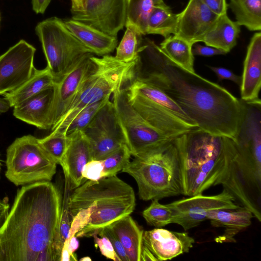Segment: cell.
<instances>
[{
  "mask_svg": "<svg viewBox=\"0 0 261 261\" xmlns=\"http://www.w3.org/2000/svg\"><path fill=\"white\" fill-rule=\"evenodd\" d=\"M137 77L163 91L198 127L234 140L245 110L244 101L224 87L173 62L155 42L142 38Z\"/></svg>",
  "mask_w": 261,
  "mask_h": 261,
  "instance_id": "1",
  "label": "cell"
},
{
  "mask_svg": "<svg viewBox=\"0 0 261 261\" xmlns=\"http://www.w3.org/2000/svg\"><path fill=\"white\" fill-rule=\"evenodd\" d=\"M142 215L150 225L160 228L172 223L173 212L169 204H163L159 199H154L150 205L143 211Z\"/></svg>",
  "mask_w": 261,
  "mask_h": 261,
  "instance_id": "35",
  "label": "cell"
},
{
  "mask_svg": "<svg viewBox=\"0 0 261 261\" xmlns=\"http://www.w3.org/2000/svg\"><path fill=\"white\" fill-rule=\"evenodd\" d=\"M71 191L69 183L65 180L64 196L59 223L54 240V249L58 261L60 260L61 255L64 242L69 232L72 218L69 214L68 202L69 192Z\"/></svg>",
  "mask_w": 261,
  "mask_h": 261,
  "instance_id": "34",
  "label": "cell"
},
{
  "mask_svg": "<svg viewBox=\"0 0 261 261\" xmlns=\"http://www.w3.org/2000/svg\"><path fill=\"white\" fill-rule=\"evenodd\" d=\"M62 210L50 181L23 186L0 228V261H57L54 240Z\"/></svg>",
  "mask_w": 261,
  "mask_h": 261,
  "instance_id": "2",
  "label": "cell"
},
{
  "mask_svg": "<svg viewBox=\"0 0 261 261\" xmlns=\"http://www.w3.org/2000/svg\"><path fill=\"white\" fill-rule=\"evenodd\" d=\"M157 261L156 258L151 251L143 244L142 247L140 261Z\"/></svg>",
  "mask_w": 261,
  "mask_h": 261,
  "instance_id": "48",
  "label": "cell"
},
{
  "mask_svg": "<svg viewBox=\"0 0 261 261\" xmlns=\"http://www.w3.org/2000/svg\"><path fill=\"white\" fill-rule=\"evenodd\" d=\"M95 67L82 84L66 113L51 129L64 131L75 115L87 106L110 96L116 90L124 89L137 76L139 57L126 63L110 55L93 56Z\"/></svg>",
  "mask_w": 261,
  "mask_h": 261,
  "instance_id": "6",
  "label": "cell"
},
{
  "mask_svg": "<svg viewBox=\"0 0 261 261\" xmlns=\"http://www.w3.org/2000/svg\"><path fill=\"white\" fill-rule=\"evenodd\" d=\"M53 94V88L41 92L14 107L13 115L39 129H50L48 114Z\"/></svg>",
  "mask_w": 261,
  "mask_h": 261,
  "instance_id": "23",
  "label": "cell"
},
{
  "mask_svg": "<svg viewBox=\"0 0 261 261\" xmlns=\"http://www.w3.org/2000/svg\"><path fill=\"white\" fill-rule=\"evenodd\" d=\"M253 218L249 209L241 206L237 208L212 211L207 220L214 227L224 228V232L214 239L217 243H224L236 242L235 237L251 224Z\"/></svg>",
  "mask_w": 261,
  "mask_h": 261,
  "instance_id": "21",
  "label": "cell"
},
{
  "mask_svg": "<svg viewBox=\"0 0 261 261\" xmlns=\"http://www.w3.org/2000/svg\"><path fill=\"white\" fill-rule=\"evenodd\" d=\"M240 31V25L231 20L226 13L219 17L201 42L228 53L236 45Z\"/></svg>",
  "mask_w": 261,
  "mask_h": 261,
  "instance_id": "26",
  "label": "cell"
},
{
  "mask_svg": "<svg viewBox=\"0 0 261 261\" xmlns=\"http://www.w3.org/2000/svg\"><path fill=\"white\" fill-rule=\"evenodd\" d=\"M153 6L152 0H127L125 27L132 25L142 35H146L147 18Z\"/></svg>",
  "mask_w": 261,
  "mask_h": 261,
  "instance_id": "31",
  "label": "cell"
},
{
  "mask_svg": "<svg viewBox=\"0 0 261 261\" xmlns=\"http://www.w3.org/2000/svg\"><path fill=\"white\" fill-rule=\"evenodd\" d=\"M177 15L175 35L192 45L201 42L220 16L212 11L201 0H189L185 8Z\"/></svg>",
  "mask_w": 261,
  "mask_h": 261,
  "instance_id": "17",
  "label": "cell"
},
{
  "mask_svg": "<svg viewBox=\"0 0 261 261\" xmlns=\"http://www.w3.org/2000/svg\"><path fill=\"white\" fill-rule=\"evenodd\" d=\"M71 12L72 19L117 37L125 25L127 0H86L82 11Z\"/></svg>",
  "mask_w": 261,
  "mask_h": 261,
  "instance_id": "13",
  "label": "cell"
},
{
  "mask_svg": "<svg viewBox=\"0 0 261 261\" xmlns=\"http://www.w3.org/2000/svg\"><path fill=\"white\" fill-rule=\"evenodd\" d=\"M174 140L144 156L135 158L122 170L135 179L141 199L183 195L180 158Z\"/></svg>",
  "mask_w": 261,
  "mask_h": 261,
  "instance_id": "5",
  "label": "cell"
},
{
  "mask_svg": "<svg viewBox=\"0 0 261 261\" xmlns=\"http://www.w3.org/2000/svg\"><path fill=\"white\" fill-rule=\"evenodd\" d=\"M130 151L124 144L101 160L103 166V177L116 175L130 162Z\"/></svg>",
  "mask_w": 261,
  "mask_h": 261,
  "instance_id": "37",
  "label": "cell"
},
{
  "mask_svg": "<svg viewBox=\"0 0 261 261\" xmlns=\"http://www.w3.org/2000/svg\"><path fill=\"white\" fill-rule=\"evenodd\" d=\"M89 140L92 158L102 160L125 144L110 99L84 130Z\"/></svg>",
  "mask_w": 261,
  "mask_h": 261,
  "instance_id": "12",
  "label": "cell"
},
{
  "mask_svg": "<svg viewBox=\"0 0 261 261\" xmlns=\"http://www.w3.org/2000/svg\"><path fill=\"white\" fill-rule=\"evenodd\" d=\"M110 98V96L107 97L81 110L64 130L65 133L67 135L76 131H84L99 110L108 102Z\"/></svg>",
  "mask_w": 261,
  "mask_h": 261,
  "instance_id": "36",
  "label": "cell"
},
{
  "mask_svg": "<svg viewBox=\"0 0 261 261\" xmlns=\"http://www.w3.org/2000/svg\"><path fill=\"white\" fill-rule=\"evenodd\" d=\"M223 139L225 151V165L216 186L221 185L224 189L234 198L237 203L249 209L254 217L260 222V209L250 196L237 165L234 142L228 137H223Z\"/></svg>",
  "mask_w": 261,
  "mask_h": 261,
  "instance_id": "16",
  "label": "cell"
},
{
  "mask_svg": "<svg viewBox=\"0 0 261 261\" xmlns=\"http://www.w3.org/2000/svg\"><path fill=\"white\" fill-rule=\"evenodd\" d=\"M132 107L152 126L174 140L195 127L167 109L145 96L129 85L123 89Z\"/></svg>",
  "mask_w": 261,
  "mask_h": 261,
  "instance_id": "14",
  "label": "cell"
},
{
  "mask_svg": "<svg viewBox=\"0 0 261 261\" xmlns=\"http://www.w3.org/2000/svg\"><path fill=\"white\" fill-rule=\"evenodd\" d=\"M192 51L193 55L204 57H211L215 55H221L227 54L226 52L221 49L196 43L193 45Z\"/></svg>",
  "mask_w": 261,
  "mask_h": 261,
  "instance_id": "43",
  "label": "cell"
},
{
  "mask_svg": "<svg viewBox=\"0 0 261 261\" xmlns=\"http://www.w3.org/2000/svg\"><path fill=\"white\" fill-rule=\"evenodd\" d=\"M67 135L68 144L61 166L72 190L83 182V168L93 158L89 140L84 131H76Z\"/></svg>",
  "mask_w": 261,
  "mask_h": 261,
  "instance_id": "19",
  "label": "cell"
},
{
  "mask_svg": "<svg viewBox=\"0 0 261 261\" xmlns=\"http://www.w3.org/2000/svg\"><path fill=\"white\" fill-rule=\"evenodd\" d=\"M38 141L53 160L61 165L68 144V135L63 130L56 129Z\"/></svg>",
  "mask_w": 261,
  "mask_h": 261,
  "instance_id": "33",
  "label": "cell"
},
{
  "mask_svg": "<svg viewBox=\"0 0 261 261\" xmlns=\"http://www.w3.org/2000/svg\"><path fill=\"white\" fill-rule=\"evenodd\" d=\"M52 0H32V9L36 14H44Z\"/></svg>",
  "mask_w": 261,
  "mask_h": 261,
  "instance_id": "47",
  "label": "cell"
},
{
  "mask_svg": "<svg viewBox=\"0 0 261 261\" xmlns=\"http://www.w3.org/2000/svg\"><path fill=\"white\" fill-rule=\"evenodd\" d=\"M35 32L55 83L83 57L92 53L69 31L64 20L57 17L39 22Z\"/></svg>",
  "mask_w": 261,
  "mask_h": 261,
  "instance_id": "8",
  "label": "cell"
},
{
  "mask_svg": "<svg viewBox=\"0 0 261 261\" xmlns=\"http://www.w3.org/2000/svg\"><path fill=\"white\" fill-rule=\"evenodd\" d=\"M108 226L121 243L129 261H140L144 231L130 215Z\"/></svg>",
  "mask_w": 261,
  "mask_h": 261,
  "instance_id": "24",
  "label": "cell"
},
{
  "mask_svg": "<svg viewBox=\"0 0 261 261\" xmlns=\"http://www.w3.org/2000/svg\"><path fill=\"white\" fill-rule=\"evenodd\" d=\"M126 29L119 45L116 47L115 58L121 62L128 63L138 56L142 35L133 26L126 25Z\"/></svg>",
  "mask_w": 261,
  "mask_h": 261,
  "instance_id": "32",
  "label": "cell"
},
{
  "mask_svg": "<svg viewBox=\"0 0 261 261\" xmlns=\"http://www.w3.org/2000/svg\"><path fill=\"white\" fill-rule=\"evenodd\" d=\"M174 141L180 158L183 195L202 194L216 186L225 165L223 137L197 127Z\"/></svg>",
  "mask_w": 261,
  "mask_h": 261,
  "instance_id": "4",
  "label": "cell"
},
{
  "mask_svg": "<svg viewBox=\"0 0 261 261\" xmlns=\"http://www.w3.org/2000/svg\"><path fill=\"white\" fill-rule=\"evenodd\" d=\"M192 46L188 41L175 35L165 38L160 46L173 62L187 70L195 72Z\"/></svg>",
  "mask_w": 261,
  "mask_h": 261,
  "instance_id": "27",
  "label": "cell"
},
{
  "mask_svg": "<svg viewBox=\"0 0 261 261\" xmlns=\"http://www.w3.org/2000/svg\"><path fill=\"white\" fill-rule=\"evenodd\" d=\"M93 56L92 53L85 55L55 83L48 114L50 129L67 111L83 83L93 70L95 67Z\"/></svg>",
  "mask_w": 261,
  "mask_h": 261,
  "instance_id": "11",
  "label": "cell"
},
{
  "mask_svg": "<svg viewBox=\"0 0 261 261\" xmlns=\"http://www.w3.org/2000/svg\"><path fill=\"white\" fill-rule=\"evenodd\" d=\"M11 107L9 101L5 97H0V114L6 112Z\"/></svg>",
  "mask_w": 261,
  "mask_h": 261,
  "instance_id": "50",
  "label": "cell"
},
{
  "mask_svg": "<svg viewBox=\"0 0 261 261\" xmlns=\"http://www.w3.org/2000/svg\"><path fill=\"white\" fill-rule=\"evenodd\" d=\"M10 211V204L7 197L0 200V228L6 221Z\"/></svg>",
  "mask_w": 261,
  "mask_h": 261,
  "instance_id": "46",
  "label": "cell"
},
{
  "mask_svg": "<svg viewBox=\"0 0 261 261\" xmlns=\"http://www.w3.org/2000/svg\"><path fill=\"white\" fill-rule=\"evenodd\" d=\"M93 211V205L91 204L88 207L80 210L74 215L72 219L69 232L66 240H69L75 236L88 224Z\"/></svg>",
  "mask_w": 261,
  "mask_h": 261,
  "instance_id": "38",
  "label": "cell"
},
{
  "mask_svg": "<svg viewBox=\"0 0 261 261\" xmlns=\"http://www.w3.org/2000/svg\"><path fill=\"white\" fill-rule=\"evenodd\" d=\"M214 13L218 16L226 14L227 5L226 0H201Z\"/></svg>",
  "mask_w": 261,
  "mask_h": 261,
  "instance_id": "44",
  "label": "cell"
},
{
  "mask_svg": "<svg viewBox=\"0 0 261 261\" xmlns=\"http://www.w3.org/2000/svg\"><path fill=\"white\" fill-rule=\"evenodd\" d=\"M70 255L66 247H63L61 252L60 261H70Z\"/></svg>",
  "mask_w": 261,
  "mask_h": 261,
  "instance_id": "51",
  "label": "cell"
},
{
  "mask_svg": "<svg viewBox=\"0 0 261 261\" xmlns=\"http://www.w3.org/2000/svg\"><path fill=\"white\" fill-rule=\"evenodd\" d=\"M36 48L21 40L0 56V94L13 91L29 79L36 69Z\"/></svg>",
  "mask_w": 261,
  "mask_h": 261,
  "instance_id": "15",
  "label": "cell"
},
{
  "mask_svg": "<svg viewBox=\"0 0 261 261\" xmlns=\"http://www.w3.org/2000/svg\"><path fill=\"white\" fill-rule=\"evenodd\" d=\"M153 6H165L167 5L164 3L163 0H152Z\"/></svg>",
  "mask_w": 261,
  "mask_h": 261,
  "instance_id": "52",
  "label": "cell"
},
{
  "mask_svg": "<svg viewBox=\"0 0 261 261\" xmlns=\"http://www.w3.org/2000/svg\"><path fill=\"white\" fill-rule=\"evenodd\" d=\"M6 153L5 176L16 186L50 181L56 172L57 164L32 135L16 138Z\"/></svg>",
  "mask_w": 261,
  "mask_h": 261,
  "instance_id": "7",
  "label": "cell"
},
{
  "mask_svg": "<svg viewBox=\"0 0 261 261\" xmlns=\"http://www.w3.org/2000/svg\"><path fill=\"white\" fill-rule=\"evenodd\" d=\"M208 67L216 74L219 81L227 80L232 81L237 85L240 86L242 77L235 74L231 70L221 67Z\"/></svg>",
  "mask_w": 261,
  "mask_h": 261,
  "instance_id": "42",
  "label": "cell"
},
{
  "mask_svg": "<svg viewBox=\"0 0 261 261\" xmlns=\"http://www.w3.org/2000/svg\"><path fill=\"white\" fill-rule=\"evenodd\" d=\"M116 117L132 155L141 158L173 140L149 124L129 103L123 89L113 93Z\"/></svg>",
  "mask_w": 261,
  "mask_h": 261,
  "instance_id": "9",
  "label": "cell"
},
{
  "mask_svg": "<svg viewBox=\"0 0 261 261\" xmlns=\"http://www.w3.org/2000/svg\"><path fill=\"white\" fill-rule=\"evenodd\" d=\"M173 212L172 223L180 225L185 231L207 220L208 214L219 209H233L241 206L225 190L215 195L199 194L169 203Z\"/></svg>",
  "mask_w": 261,
  "mask_h": 261,
  "instance_id": "10",
  "label": "cell"
},
{
  "mask_svg": "<svg viewBox=\"0 0 261 261\" xmlns=\"http://www.w3.org/2000/svg\"><path fill=\"white\" fill-rule=\"evenodd\" d=\"M93 205L88 224L76 237H92L113 222L130 214L136 206L133 189L116 175L97 181L88 180L70 195L68 207L72 219L81 210Z\"/></svg>",
  "mask_w": 261,
  "mask_h": 261,
  "instance_id": "3",
  "label": "cell"
},
{
  "mask_svg": "<svg viewBox=\"0 0 261 261\" xmlns=\"http://www.w3.org/2000/svg\"><path fill=\"white\" fill-rule=\"evenodd\" d=\"M177 19V14L173 13L168 5L153 6L147 18L146 33L160 35L165 38L175 35Z\"/></svg>",
  "mask_w": 261,
  "mask_h": 261,
  "instance_id": "29",
  "label": "cell"
},
{
  "mask_svg": "<svg viewBox=\"0 0 261 261\" xmlns=\"http://www.w3.org/2000/svg\"><path fill=\"white\" fill-rule=\"evenodd\" d=\"M84 179L97 181L103 178V166L101 160H92L86 163L82 170Z\"/></svg>",
  "mask_w": 261,
  "mask_h": 261,
  "instance_id": "39",
  "label": "cell"
},
{
  "mask_svg": "<svg viewBox=\"0 0 261 261\" xmlns=\"http://www.w3.org/2000/svg\"><path fill=\"white\" fill-rule=\"evenodd\" d=\"M95 234L92 237L94 238L95 244L99 247L101 253L107 258L114 261H121L110 240L105 236L99 238Z\"/></svg>",
  "mask_w": 261,
  "mask_h": 261,
  "instance_id": "40",
  "label": "cell"
},
{
  "mask_svg": "<svg viewBox=\"0 0 261 261\" xmlns=\"http://www.w3.org/2000/svg\"><path fill=\"white\" fill-rule=\"evenodd\" d=\"M2 164L1 160L0 159V174H1V169H2ZM0 177H1V176H0Z\"/></svg>",
  "mask_w": 261,
  "mask_h": 261,
  "instance_id": "54",
  "label": "cell"
},
{
  "mask_svg": "<svg viewBox=\"0 0 261 261\" xmlns=\"http://www.w3.org/2000/svg\"><path fill=\"white\" fill-rule=\"evenodd\" d=\"M97 235L105 236L111 241L112 246L121 261H129L125 249L121 243L107 226L98 231Z\"/></svg>",
  "mask_w": 261,
  "mask_h": 261,
  "instance_id": "41",
  "label": "cell"
},
{
  "mask_svg": "<svg viewBox=\"0 0 261 261\" xmlns=\"http://www.w3.org/2000/svg\"><path fill=\"white\" fill-rule=\"evenodd\" d=\"M71 11H80L84 9L86 0H71Z\"/></svg>",
  "mask_w": 261,
  "mask_h": 261,
  "instance_id": "49",
  "label": "cell"
},
{
  "mask_svg": "<svg viewBox=\"0 0 261 261\" xmlns=\"http://www.w3.org/2000/svg\"><path fill=\"white\" fill-rule=\"evenodd\" d=\"M55 79L49 70L35 69L30 77L16 89L5 94L11 107H14L46 90L53 88Z\"/></svg>",
  "mask_w": 261,
  "mask_h": 261,
  "instance_id": "25",
  "label": "cell"
},
{
  "mask_svg": "<svg viewBox=\"0 0 261 261\" xmlns=\"http://www.w3.org/2000/svg\"><path fill=\"white\" fill-rule=\"evenodd\" d=\"M91 258L89 256H85L80 259L81 261H91Z\"/></svg>",
  "mask_w": 261,
  "mask_h": 261,
  "instance_id": "53",
  "label": "cell"
},
{
  "mask_svg": "<svg viewBox=\"0 0 261 261\" xmlns=\"http://www.w3.org/2000/svg\"><path fill=\"white\" fill-rule=\"evenodd\" d=\"M195 241L187 232L155 228L143 232V244L157 261L170 260L189 252Z\"/></svg>",
  "mask_w": 261,
  "mask_h": 261,
  "instance_id": "18",
  "label": "cell"
},
{
  "mask_svg": "<svg viewBox=\"0 0 261 261\" xmlns=\"http://www.w3.org/2000/svg\"><path fill=\"white\" fill-rule=\"evenodd\" d=\"M129 85L140 93L160 104L188 124L198 127L181 109L163 91L155 86L136 77Z\"/></svg>",
  "mask_w": 261,
  "mask_h": 261,
  "instance_id": "28",
  "label": "cell"
},
{
  "mask_svg": "<svg viewBox=\"0 0 261 261\" xmlns=\"http://www.w3.org/2000/svg\"><path fill=\"white\" fill-rule=\"evenodd\" d=\"M72 35L93 54L109 55L118 45L117 37L109 35L97 29L72 18L63 20Z\"/></svg>",
  "mask_w": 261,
  "mask_h": 261,
  "instance_id": "22",
  "label": "cell"
},
{
  "mask_svg": "<svg viewBox=\"0 0 261 261\" xmlns=\"http://www.w3.org/2000/svg\"><path fill=\"white\" fill-rule=\"evenodd\" d=\"M240 85L241 99L259 101L261 88V33H255L247 47Z\"/></svg>",
  "mask_w": 261,
  "mask_h": 261,
  "instance_id": "20",
  "label": "cell"
},
{
  "mask_svg": "<svg viewBox=\"0 0 261 261\" xmlns=\"http://www.w3.org/2000/svg\"><path fill=\"white\" fill-rule=\"evenodd\" d=\"M63 247H66L71 257V260H77L76 256L73 253L79 247V241L75 236H73L69 240H66L64 242Z\"/></svg>",
  "mask_w": 261,
  "mask_h": 261,
  "instance_id": "45",
  "label": "cell"
},
{
  "mask_svg": "<svg viewBox=\"0 0 261 261\" xmlns=\"http://www.w3.org/2000/svg\"><path fill=\"white\" fill-rule=\"evenodd\" d=\"M236 21L252 31L261 30V0H230Z\"/></svg>",
  "mask_w": 261,
  "mask_h": 261,
  "instance_id": "30",
  "label": "cell"
}]
</instances>
